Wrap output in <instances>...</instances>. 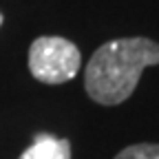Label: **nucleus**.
Here are the masks:
<instances>
[{
    "label": "nucleus",
    "instance_id": "f257e3e1",
    "mask_svg": "<svg viewBox=\"0 0 159 159\" xmlns=\"http://www.w3.org/2000/svg\"><path fill=\"white\" fill-rule=\"evenodd\" d=\"M159 64V44L148 38H119L102 44L84 71V89L91 99L117 106L133 95L146 66Z\"/></svg>",
    "mask_w": 159,
    "mask_h": 159
},
{
    "label": "nucleus",
    "instance_id": "f03ea898",
    "mask_svg": "<svg viewBox=\"0 0 159 159\" xmlns=\"http://www.w3.org/2000/svg\"><path fill=\"white\" fill-rule=\"evenodd\" d=\"M80 49L66 38L42 35L29 49V71L42 84H62L80 71Z\"/></svg>",
    "mask_w": 159,
    "mask_h": 159
},
{
    "label": "nucleus",
    "instance_id": "7ed1b4c3",
    "mask_svg": "<svg viewBox=\"0 0 159 159\" xmlns=\"http://www.w3.org/2000/svg\"><path fill=\"white\" fill-rule=\"evenodd\" d=\"M18 159H71V144L69 139L42 133Z\"/></svg>",
    "mask_w": 159,
    "mask_h": 159
},
{
    "label": "nucleus",
    "instance_id": "20e7f679",
    "mask_svg": "<svg viewBox=\"0 0 159 159\" xmlns=\"http://www.w3.org/2000/svg\"><path fill=\"white\" fill-rule=\"evenodd\" d=\"M115 159H159V144H133L117 152Z\"/></svg>",
    "mask_w": 159,
    "mask_h": 159
},
{
    "label": "nucleus",
    "instance_id": "39448f33",
    "mask_svg": "<svg viewBox=\"0 0 159 159\" xmlns=\"http://www.w3.org/2000/svg\"><path fill=\"white\" fill-rule=\"evenodd\" d=\"M0 27H2V13H0Z\"/></svg>",
    "mask_w": 159,
    "mask_h": 159
}]
</instances>
